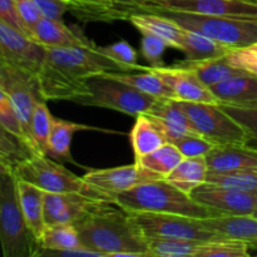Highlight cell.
Instances as JSON below:
<instances>
[{
	"mask_svg": "<svg viewBox=\"0 0 257 257\" xmlns=\"http://www.w3.org/2000/svg\"><path fill=\"white\" fill-rule=\"evenodd\" d=\"M183 158L185 157L177 150V147L173 143L167 142L158 150L153 151L152 153L138 160L136 163L141 167L166 178L180 165Z\"/></svg>",
	"mask_w": 257,
	"mask_h": 257,
	"instance_id": "obj_31",
	"label": "cell"
},
{
	"mask_svg": "<svg viewBox=\"0 0 257 257\" xmlns=\"http://www.w3.org/2000/svg\"><path fill=\"white\" fill-rule=\"evenodd\" d=\"M18 180L32 183L44 192L69 193L77 192L100 201L94 191L82 177L65 168L63 163L44 155H33L13 168Z\"/></svg>",
	"mask_w": 257,
	"mask_h": 257,
	"instance_id": "obj_7",
	"label": "cell"
},
{
	"mask_svg": "<svg viewBox=\"0 0 257 257\" xmlns=\"http://www.w3.org/2000/svg\"><path fill=\"white\" fill-rule=\"evenodd\" d=\"M147 69L158 75L171 88L175 94V99L181 100V102H202L220 104L212 90L201 82L196 73L178 63L170 67H166V65L158 68L147 67Z\"/></svg>",
	"mask_w": 257,
	"mask_h": 257,
	"instance_id": "obj_14",
	"label": "cell"
},
{
	"mask_svg": "<svg viewBox=\"0 0 257 257\" xmlns=\"http://www.w3.org/2000/svg\"><path fill=\"white\" fill-rule=\"evenodd\" d=\"M0 88L12 99L22 123L25 141L35 153L30 137V123L35 105L45 100L40 89L39 78L29 70L0 62Z\"/></svg>",
	"mask_w": 257,
	"mask_h": 257,
	"instance_id": "obj_9",
	"label": "cell"
},
{
	"mask_svg": "<svg viewBox=\"0 0 257 257\" xmlns=\"http://www.w3.org/2000/svg\"><path fill=\"white\" fill-rule=\"evenodd\" d=\"M167 48H170L167 43L161 38L155 37V35L143 34L142 40H141V54L145 58L146 62L150 64V68H158L166 65L163 55H165Z\"/></svg>",
	"mask_w": 257,
	"mask_h": 257,
	"instance_id": "obj_41",
	"label": "cell"
},
{
	"mask_svg": "<svg viewBox=\"0 0 257 257\" xmlns=\"http://www.w3.org/2000/svg\"><path fill=\"white\" fill-rule=\"evenodd\" d=\"M18 195L25 221L39 242L43 232L47 228L44 220L45 192L32 183L18 180Z\"/></svg>",
	"mask_w": 257,
	"mask_h": 257,
	"instance_id": "obj_24",
	"label": "cell"
},
{
	"mask_svg": "<svg viewBox=\"0 0 257 257\" xmlns=\"http://www.w3.org/2000/svg\"><path fill=\"white\" fill-rule=\"evenodd\" d=\"M130 215L147 238H185L195 241L225 238L208 230L200 218L157 212H130Z\"/></svg>",
	"mask_w": 257,
	"mask_h": 257,
	"instance_id": "obj_10",
	"label": "cell"
},
{
	"mask_svg": "<svg viewBox=\"0 0 257 257\" xmlns=\"http://www.w3.org/2000/svg\"><path fill=\"white\" fill-rule=\"evenodd\" d=\"M79 233L72 223L47 226L39 240V252L38 256H44L50 251L70 250L82 247Z\"/></svg>",
	"mask_w": 257,
	"mask_h": 257,
	"instance_id": "obj_30",
	"label": "cell"
},
{
	"mask_svg": "<svg viewBox=\"0 0 257 257\" xmlns=\"http://www.w3.org/2000/svg\"><path fill=\"white\" fill-rule=\"evenodd\" d=\"M180 102L196 133L215 146L245 145L246 132L220 104L202 102Z\"/></svg>",
	"mask_w": 257,
	"mask_h": 257,
	"instance_id": "obj_8",
	"label": "cell"
},
{
	"mask_svg": "<svg viewBox=\"0 0 257 257\" xmlns=\"http://www.w3.org/2000/svg\"><path fill=\"white\" fill-rule=\"evenodd\" d=\"M100 50L114 60L115 63L123 68L124 72H132V70H146L147 67L138 65V54L135 48L125 40H118V42L112 43L105 47H100Z\"/></svg>",
	"mask_w": 257,
	"mask_h": 257,
	"instance_id": "obj_38",
	"label": "cell"
},
{
	"mask_svg": "<svg viewBox=\"0 0 257 257\" xmlns=\"http://www.w3.org/2000/svg\"><path fill=\"white\" fill-rule=\"evenodd\" d=\"M202 223L217 235L243 241L257 248V217L253 215H220L202 218Z\"/></svg>",
	"mask_w": 257,
	"mask_h": 257,
	"instance_id": "obj_20",
	"label": "cell"
},
{
	"mask_svg": "<svg viewBox=\"0 0 257 257\" xmlns=\"http://www.w3.org/2000/svg\"><path fill=\"white\" fill-rule=\"evenodd\" d=\"M103 201L87 197L82 193H50L44 195V220L45 225L72 223L80 220L89 210Z\"/></svg>",
	"mask_w": 257,
	"mask_h": 257,
	"instance_id": "obj_16",
	"label": "cell"
},
{
	"mask_svg": "<svg viewBox=\"0 0 257 257\" xmlns=\"http://www.w3.org/2000/svg\"><path fill=\"white\" fill-rule=\"evenodd\" d=\"M146 114L150 115L165 133L168 142L196 133L180 102L172 98H158Z\"/></svg>",
	"mask_w": 257,
	"mask_h": 257,
	"instance_id": "obj_17",
	"label": "cell"
},
{
	"mask_svg": "<svg viewBox=\"0 0 257 257\" xmlns=\"http://www.w3.org/2000/svg\"><path fill=\"white\" fill-rule=\"evenodd\" d=\"M47 48L0 19V62L39 74Z\"/></svg>",
	"mask_w": 257,
	"mask_h": 257,
	"instance_id": "obj_12",
	"label": "cell"
},
{
	"mask_svg": "<svg viewBox=\"0 0 257 257\" xmlns=\"http://www.w3.org/2000/svg\"><path fill=\"white\" fill-rule=\"evenodd\" d=\"M178 12L218 17H257V0H142Z\"/></svg>",
	"mask_w": 257,
	"mask_h": 257,
	"instance_id": "obj_15",
	"label": "cell"
},
{
	"mask_svg": "<svg viewBox=\"0 0 257 257\" xmlns=\"http://www.w3.org/2000/svg\"><path fill=\"white\" fill-rule=\"evenodd\" d=\"M32 39L45 48L83 47L93 44L79 29L69 28L63 20H54L43 17L32 33Z\"/></svg>",
	"mask_w": 257,
	"mask_h": 257,
	"instance_id": "obj_18",
	"label": "cell"
},
{
	"mask_svg": "<svg viewBox=\"0 0 257 257\" xmlns=\"http://www.w3.org/2000/svg\"><path fill=\"white\" fill-rule=\"evenodd\" d=\"M205 241L185 238H148V257H196Z\"/></svg>",
	"mask_w": 257,
	"mask_h": 257,
	"instance_id": "obj_32",
	"label": "cell"
},
{
	"mask_svg": "<svg viewBox=\"0 0 257 257\" xmlns=\"http://www.w3.org/2000/svg\"><path fill=\"white\" fill-rule=\"evenodd\" d=\"M13 171V167L10 165H8L7 162H4L3 160H0V176L5 175V173H9Z\"/></svg>",
	"mask_w": 257,
	"mask_h": 257,
	"instance_id": "obj_47",
	"label": "cell"
},
{
	"mask_svg": "<svg viewBox=\"0 0 257 257\" xmlns=\"http://www.w3.org/2000/svg\"><path fill=\"white\" fill-rule=\"evenodd\" d=\"M108 77L114 78L119 82L131 85L135 89L152 95L155 98H172L175 99V94L171 88L161 79L158 75L151 70H140L138 73L132 72H104Z\"/></svg>",
	"mask_w": 257,
	"mask_h": 257,
	"instance_id": "obj_29",
	"label": "cell"
},
{
	"mask_svg": "<svg viewBox=\"0 0 257 257\" xmlns=\"http://www.w3.org/2000/svg\"><path fill=\"white\" fill-rule=\"evenodd\" d=\"M48 100H42L34 108L30 123V137L37 155L47 156L48 142L53 127V114L47 105Z\"/></svg>",
	"mask_w": 257,
	"mask_h": 257,
	"instance_id": "obj_33",
	"label": "cell"
},
{
	"mask_svg": "<svg viewBox=\"0 0 257 257\" xmlns=\"http://www.w3.org/2000/svg\"><path fill=\"white\" fill-rule=\"evenodd\" d=\"M0 19L7 22L12 27L17 28L18 30L24 33L25 35H28L27 30H25L24 25H23L19 15H18L17 9H15L14 0H0Z\"/></svg>",
	"mask_w": 257,
	"mask_h": 257,
	"instance_id": "obj_45",
	"label": "cell"
},
{
	"mask_svg": "<svg viewBox=\"0 0 257 257\" xmlns=\"http://www.w3.org/2000/svg\"><path fill=\"white\" fill-rule=\"evenodd\" d=\"M82 178L94 191L100 201L114 203L115 197L119 193L147 181L163 177L141 167L135 162L133 165L120 166V167L90 170Z\"/></svg>",
	"mask_w": 257,
	"mask_h": 257,
	"instance_id": "obj_11",
	"label": "cell"
},
{
	"mask_svg": "<svg viewBox=\"0 0 257 257\" xmlns=\"http://www.w3.org/2000/svg\"><path fill=\"white\" fill-rule=\"evenodd\" d=\"M207 182L223 187L237 188L257 192V168L255 170L231 171V172H208Z\"/></svg>",
	"mask_w": 257,
	"mask_h": 257,
	"instance_id": "obj_36",
	"label": "cell"
},
{
	"mask_svg": "<svg viewBox=\"0 0 257 257\" xmlns=\"http://www.w3.org/2000/svg\"><path fill=\"white\" fill-rule=\"evenodd\" d=\"M128 20L142 35H155L165 40L170 48L180 49L183 29L170 18L156 13H137L131 15Z\"/></svg>",
	"mask_w": 257,
	"mask_h": 257,
	"instance_id": "obj_22",
	"label": "cell"
},
{
	"mask_svg": "<svg viewBox=\"0 0 257 257\" xmlns=\"http://www.w3.org/2000/svg\"><path fill=\"white\" fill-rule=\"evenodd\" d=\"M220 104L250 107L257 105V77L241 74L210 87Z\"/></svg>",
	"mask_w": 257,
	"mask_h": 257,
	"instance_id": "obj_21",
	"label": "cell"
},
{
	"mask_svg": "<svg viewBox=\"0 0 257 257\" xmlns=\"http://www.w3.org/2000/svg\"><path fill=\"white\" fill-rule=\"evenodd\" d=\"M250 245L235 238H218L201 243L196 257H248Z\"/></svg>",
	"mask_w": 257,
	"mask_h": 257,
	"instance_id": "obj_35",
	"label": "cell"
},
{
	"mask_svg": "<svg viewBox=\"0 0 257 257\" xmlns=\"http://www.w3.org/2000/svg\"><path fill=\"white\" fill-rule=\"evenodd\" d=\"M115 206L127 212H157L208 218L220 216L211 208L196 202L192 196L185 193L166 178L147 181L115 197Z\"/></svg>",
	"mask_w": 257,
	"mask_h": 257,
	"instance_id": "obj_4",
	"label": "cell"
},
{
	"mask_svg": "<svg viewBox=\"0 0 257 257\" xmlns=\"http://www.w3.org/2000/svg\"><path fill=\"white\" fill-rule=\"evenodd\" d=\"M178 64L193 70L201 82L207 85L208 88L222 80L228 79L235 75L246 74V72L233 67L226 60L225 55L218 58H212V59L206 60H182L178 62Z\"/></svg>",
	"mask_w": 257,
	"mask_h": 257,
	"instance_id": "obj_27",
	"label": "cell"
},
{
	"mask_svg": "<svg viewBox=\"0 0 257 257\" xmlns=\"http://www.w3.org/2000/svg\"><path fill=\"white\" fill-rule=\"evenodd\" d=\"M104 72L124 70L93 43L83 47L47 48L38 78L45 100L74 103L87 93L85 80Z\"/></svg>",
	"mask_w": 257,
	"mask_h": 257,
	"instance_id": "obj_1",
	"label": "cell"
},
{
	"mask_svg": "<svg viewBox=\"0 0 257 257\" xmlns=\"http://www.w3.org/2000/svg\"><path fill=\"white\" fill-rule=\"evenodd\" d=\"M0 247L4 257H37L39 252L20 207L14 171L0 176Z\"/></svg>",
	"mask_w": 257,
	"mask_h": 257,
	"instance_id": "obj_5",
	"label": "cell"
},
{
	"mask_svg": "<svg viewBox=\"0 0 257 257\" xmlns=\"http://www.w3.org/2000/svg\"><path fill=\"white\" fill-rule=\"evenodd\" d=\"M173 145L182 153L183 157H206L211 150L215 147L212 142L206 140L198 133H190L175 140Z\"/></svg>",
	"mask_w": 257,
	"mask_h": 257,
	"instance_id": "obj_40",
	"label": "cell"
},
{
	"mask_svg": "<svg viewBox=\"0 0 257 257\" xmlns=\"http://www.w3.org/2000/svg\"><path fill=\"white\" fill-rule=\"evenodd\" d=\"M208 163L206 157H185L166 180L185 193H191L207 182Z\"/></svg>",
	"mask_w": 257,
	"mask_h": 257,
	"instance_id": "obj_26",
	"label": "cell"
},
{
	"mask_svg": "<svg viewBox=\"0 0 257 257\" xmlns=\"http://www.w3.org/2000/svg\"><path fill=\"white\" fill-rule=\"evenodd\" d=\"M225 58L233 67L257 77V42L243 47L231 48Z\"/></svg>",
	"mask_w": 257,
	"mask_h": 257,
	"instance_id": "obj_39",
	"label": "cell"
},
{
	"mask_svg": "<svg viewBox=\"0 0 257 257\" xmlns=\"http://www.w3.org/2000/svg\"><path fill=\"white\" fill-rule=\"evenodd\" d=\"M88 130H98V128L54 117L49 142H48L47 156L60 163L73 162L72 152H70L73 137L77 132Z\"/></svg>",
	"mask_w": 257,
	"mask_h": 257,
	"instance_id": "obj_25",
	"label": "cell"
},
{
	"mask_svg": "<svg viewBox=\"0 0 257 257\" xmlns=\"http://www.w3.org/2000/svg\"><path fill=\"white\" fill-rule=\"evenodd\" d=\"M65 3H67L68 8H69V12H72L74 8L79 7V5H82L83 3H85L87 0H64Z\"/></svg>",
	"mask_w": 257,
	"mask_h": 257,
	"instance_id": "obj_46",
	"label": "cell"
},
{
	"mask_svg": "<svg viewBox=\"0 0 257 257\" xmlns=\"http://www.w3.org/2000/svg\"><path fill=\"white\" fill-rule=\"evenodd\" d=\"M125 18L137 13L165 15L182 28L211 38L228 48H238L257 42V17H218L178 12L142 0H119Z\"/></svg>",
	"mask_w": 257,
	"mask_h": 257,
	"instance_id": "obj_3",
	"label": "cell"
},
{
	"mask_svg": "<svg viewBox=\"0 0 257 257\" xmlns=\"http://www.w3.org/2000/svg\"><path fill=\"white\" fill-rule=\"evenodd\" d=\"M85 95L78 98L74 103L84 107L107 108L133 117L147 113L158 99L108 77L105 73L88 78L85 80Z\"/></svg>",
	"mask_w": 257,
	"mask_h": 257,
	"instance_id": "obj_6",
	"label": "cell"
},
{
	"mask_svg": "<svg viewBox=\"0 0 257 257\" xmlns=\"http://www.w3.org/2000/svg\"><path fill=\"white\" fill-rule=\"evenodd\" d=\"M193 200L218 215H252L257 205V192L203 183L191 193Z\"/></svg>",
	"mask_w": 257,
	"mask_h": 257,
	"instance_id": "obj_13",
	"label": "cell"
},
{
	"mask_svg": "<svg viewBox=\"0 0 257 257\" xmlns=\"http://www.w3.org/2000/svg\"><path fill=\"white\" fill-rule=\"evenodd\" d=\"M33 155L35 153L24 140L0 124V160L14 168V166L32 157Z\"/></svg>",
	"mask_w": 257,
	"mask_h": 257,
	"instance_id": "obj_34",
	"label": "cell"
},
{
	"mask_svg": "<svg viewBox=\"0 0 257 257\" xmlns=\"http://www.w3.org/2000/svg\"><path fill=\"white\" fill-rule=\"evenodd\" d=\"M15 9L18 15L24 25L29 38H32V33L37 23L43 18L42 12L39 10L34 0H14Z\"/></svg>",
	"mask_w": 257,
	"mask_h": 257,
	"instance_id": "obj_43",
	"label": "cell"
},
{
	"mask_svg": "<svg viewBox=\"0 0 257 257\" xmlns=\"http://www.w3.org/2000/svg\"><path fill=\"white\" fill-rule=\"evenodd\" d=\"M220 105L242 125L246 132L245 145L257 150V105H250V107L228 104Z\"/></svg>",
	"mask_w": 257,
	"mask_h": 257,
	"instance_id": "obj_37",
	"label": "cell"
},
{
	"mask_svg": "<svg viewBox=\"0 0 257 257\" xmlns=\"http://www.w3.org/2000/svg\"><path fill=\"white\" fill-rule=\"evenodd\" d=\"M130 140L132 143L133 153H135V162L168 142L160 125L146 113L138 114L136 117Z\"/></svg>",
	"mask_w": 257,
	"mask_h": 257,
	"instance_id": "obj_23",
	"label": "cell"
},
{
	"mask_svg": "<svg viewBox=\"0 0 257 257\" xmlns=\"http://www.w3.org/2000/svg\"><path fill=\"white\" fill-rule=\"evenodd\" d=\"M253 216H256L257 217V205H256V207H255V211H253V213H252Z\"/></svg>",
	"mask_w": 257,
	"mask_h": 257,
	"instance_id": "obj_48",
	"label": "cell"
},
{
	"mask_svg": "<svg viewBox=\"0 0 257 257\" xmlns=\"http://www.w3.org/2000/svg\"><path fill=\"white\" fill-rule=\"evenodd\" d=\"M210 172L255 170L257 168V150L246 145L215 146L206 156Z\"/></svg>",
	"mask_w": 257,
	"mask_h": 257,
	"instance_id": "obj_19",
	"label": "cell"
},
{
	"mask_svg": "<svg viewBox=\"0 0 257 257\" xmlns=\"http://www.w3.org/2000/svg\"><path fill=\"white\" fill-rule=\"evenodd\" d=\"M99 202L74 223L83 246L104 257H148V238L130 212Z\"/></svg>",
	"mask_w": 257,
	"mask_h": 257,
	"instance_id": "obj_2",
	"label": "cell"
},
{
	"mask_svg": "<svg viewBox=\"0 0 257 257\" xmlns=\"http://www.w3.org/2000/svg\"><path fill=\"white\" fill-rule=\"evenodd\" d=\"M43 17L54 20H63V17L69 12L67 3L64 0H34Z\"/></svg>",
	"mask_w": 257,
	"mask_h": 257,
	"instance_id": "obj_44",
	"label": "cell"
},
{
	"mask_svg": "<svg viewBox=\"0 0 257 257\" xmlns=\"http://www.w3.org/2000/svg\"><path fill=\"white\" fill-rule=\"evenodd\" d=\"M180 49L187 60H206L223 57L231 48L205 37L202 34L182 28Z\"/></svg>",
	"mask_w": 257,
	"mask_h": 257,
	"instance_id": "obj_28",
	"label": "cell"
},
{
	"mask_svg": "<svg viewBox=\"0 0 257 257\" xmlns=\"http://www.w3.org/2000/svg\"><path fill=\"white\" fill-rule=\"evenodd\" d=\"M0 124L25 141L22 123H20L19 117H18L14 104H13L9 95L2 88H0Z\"/></svg>",
	"mask_w": 257,
	"mask_h": 257,
	"instance_id": "obj_42",
	"label": "cell"
}]
</instances>
